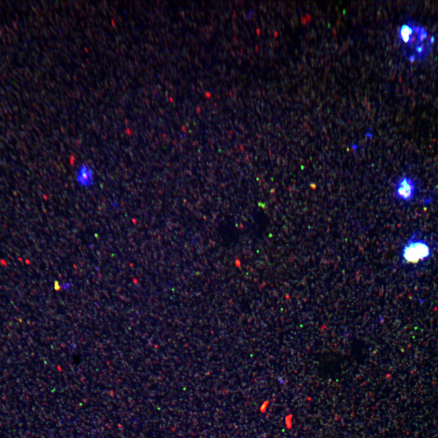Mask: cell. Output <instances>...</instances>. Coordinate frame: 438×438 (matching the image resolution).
<instances>
[{"label": "cell", "instance_id": "obj_2", "mask_svg": "<svg viewBox=\"0 0 438 438\" xmlns=\"http://www.w3.org/2000/svg\"><path fill=\"white\" fill-rule=\"evenodd\" d=\"M414 185L411 180L404 177L397 185L396 194L397 197L403 201H408L413 197Z\"/></svg>", "mask_w": 438, "mask_h": 438}, {"label": "cell", "instance_id": "obj_1", "mask_svg": "<svg viewBox=\"0 0 438 438\" xmlns=\"http://www.w3.org/2000/svg\"><path fill=\"white\" fill-rule=\"evenodd\" d=\"M430 254L429 247L424 242H412L404 248L403 255L405 261L415 262L427 257Z\"/></svg>", "mask_w": 438, "mask_h": 438}, {"label": "cell", "instance_id": "obj_3", "mask_svg": "<svg viewBox=\"0 0 438 438\" xmlns=\"http://www.w3.org/2000/svg\"><path fill=\"white\" fill-rule=\"evenodd\" d=\"M77 182L84 187L92 186L94 182L93 171L87 165H83L77 172Z\"/></svg>", "mask_w": 438, "mask_h": 438}]
</instances>
